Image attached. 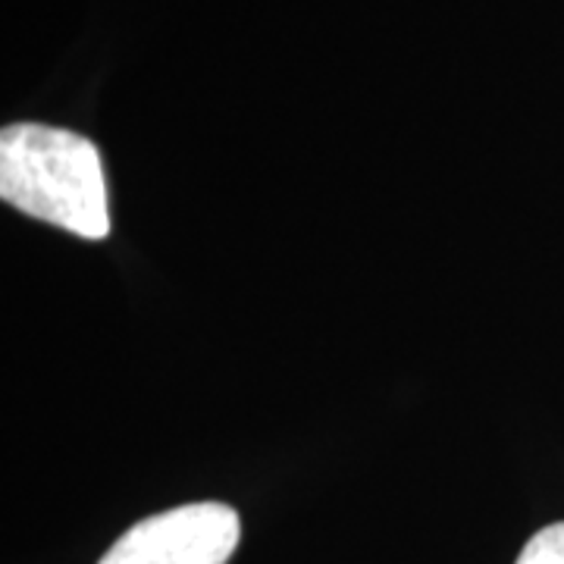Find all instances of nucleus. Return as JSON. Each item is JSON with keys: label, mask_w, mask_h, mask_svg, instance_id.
<instances>
[{"label": "nucleus", "mask_w": 564, "mask_h": 564, "mask_svg": "<svg viewBox=\"0 0 564 564\" xmlns=\"http://www.w3.org/2000/svg\"><path fill=\"white\" fill-rule=\"evenodd\" d=\"M514 564H564V524L540 530Z\"/></svg>", "instance_id": "7ed1b4c3"}, {"label": "nucleus", "mask_w": 564, "mask_h": 564, "mask_svg": "<svg viewBox=\"0 0 564 564\" xmlns=\"http://www.w3.org/2000/svg\"><path fill=\"white\" fill-rule=\"evenodd\" d=\"M239 536L242 524L229 505H182L129 527L98 564H226Z\"/></svg>", "instance_id": "f03ea898"}, {"label": "nucleus", "mask_w": 564, "mask_h": 564, "mask_svg": "<svg viewBox=\"0 0 564 564\" xmlns=\"http://www.w3.org/2000/svg\"><path fill=\"white\" fill-rule=\"evenodd\" d=\"M0 198L91 242L110 232L101 154L69 129L41 122L7 126L0 132Z\"/></svg>", "instance_id": "f257e3e1"}]
</instances>
